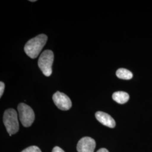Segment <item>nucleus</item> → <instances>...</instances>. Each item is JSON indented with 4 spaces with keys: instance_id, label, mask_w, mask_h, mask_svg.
Returning a JSON list of instances; mask_svg holds the SVG:
<instances>
[{
    "instance_id": "2eb2a0df",
    "label": "nucleus",
    "mask_w": 152,
    "mask_h": 152,
    "mask_svg": "<svg viewBox=\"0 0 152 152\" xmlns=\"http://www.w3.org/2000/svg\"><path fill=\"white\" fill-rule=\"evenodd\" d=\"M11 135H11V134H9V136H11Z\"/></svg>"
},
{
    "instance_id": "9b49d317",
    "label": "nucleus",
    "mask_w": 152,
    "mask_h": 152,
    "mask_svg": "<svg viewBox=\"0 0 152 152\" xmlns=\"http://www.w3.org/2000/svg\"><path fill=\"white\" fill-rule=\"evenodd\" d=\"M5 90V84L4 82H0V97H2Z\"/></svg>"
},
{
    "instance_id": "7ed1b4c3",
    "label": "nucleus",
    "mask_w": 152,
    "mask_h": 152,
    "mask_svg": "<svg viewBox=\"0 0 152 152\" xmlns=\"http://www.w3.org/2000/svg\"><path fill=\"white\" fill-rule=\"evenodd\" d=\"M54 58L53 52L49 50L44 51L40 55L38 61V66L45 76L49 77L52 74Z\"/></svg>"
},
{
    "instance_id": "f257e3e1",
    "label": "nucleus",
    "mask_w": 152,
    "mask_h": 152,
    "mask_svg": "<svg viewBox=\"0 0 152 152\" xmlns=\"http://www.w3.org/2000/svg\"><path fill=\"white\" fill-rule=\"evenodd\" d=\"M48 37L44 34L29 40L24 46V51L32 59L36 58L47 42Z\"/></svg>"
},
{
    "instance_id": "20e7f679",
    "label": "nucleus",
    "mask_w": 152,
    "mask_h": 152,
    "mask_svg": "<svg viewBox=\"0 0 152 152\" xmlns=\"http://www.w3.org/2000/svg\"><path fill=\"white\" fill-rule=\"evenodd\" d=\"M19 119L22 125L24 127H29L32 125L35 115L32 109L24 103H20L18 107Z\"/></svg>"
},
{
    "instance_id": "f03ea898",
    "label": "nucleus",
    "mask_w": 152,
    "mask_h": 152,
    "mask_svg": "<svg viewBox=\"0 0 152 152\" xmlns=\"http://www.w3.org/2000/svg\"><path fill=\"white\" fill-rule=\"evenodd\" d=\"M3 121L6 130L9 134H15L19 130V126L18 120V114L15 109H7L4 114Z\"/></svg>"
},
{
    "instance_id": "9d476101",
    "label": "nucleus",
    "mask_w": 152,
    "mask_h": 152,
    "mask_svg": "<svg viewBox=\"0 0 152 152\" xmlns=\"http://www.w3.org/2000/svg\"><path fill=\"white\" fill-rule=\"evenodd\" d=\"M22 152H42L41 149L36 146H31L28 147Z\"/></svg>"
},
{
    "instance_id": "f8f14e48",
    "label": "nucleus",
    "mask_w": 152,
    "mask_h": 152,
    "mask_svg": "<svg viewBox=\"0 0 152 152\" xmlns=\"http://www.w3.org/2000/svg\"><path fill=\"white\" fill-rule=\"evenodd\" d=\"M52 152H65L61 148H60V147H55Z\"/></svg>"
},
{
    "instance_id": "ddd939ff",
    "label": "nucleus",
    "mask_w": 152,
    "mask_h": 152,
    "mask_svg": "<svg viewBox=\"0 0 152 152\" xmlns=\"http://www.w3.org/2000/svg\"><path fill=\"white\" fill-rule=\"evenodd\" d=\"M97 152H109V151L105 148H101L99 150H98Z\"/></svg>"
},
{
    "instance_id": "423d86ee",
    "label": "nucleus",
    "mask_w": 152,
    "mask_h": 152,
    "mask_svg": "<svg viewBox=\"0 0 152 152\" xmlns=\"http://www.w3.org/2000/svg\"><path fill=\"white\" fill-rule=\"evenodd\" d=\"M96 147L94 139L90 137H84L80 139L77 145L78 152H94Z\"/></svg>"
},
{
    "instance_id": "4468645a",
    "label": "nucleus",
    "mask_w": 152,
    "mask_h": 152,
    "mask_svg": "<svg viewBox=\"0 0 152 152\" xmlns=\"http://www.w3.org/2000/svg\"><path fill=\"white\" fill-rule=\"evenodd\" d=\"M31 2H35V1H35V0H34V1H30Z\"/></svg>"
},
{
    "instance_id": "6e6552de",
    "label": "nucleus",
    "mask_w": 152,
    "mask_h": 152,
    "mask_svg": "<svg viewBox=\"0 0 152 152\" xmlns=\"http://www.w3.org/2000/svg\"><path fill=\"white\" fill-rule=\"evenodd\" d=\"M112 98L114 101L118 103L125 104L129 100V95L127 92L124 91H117L114 92L112 95Z\"/></svg>"
},
{
    "instance_id": "1a4fd4ad",
    "label": "nucleus",
    "mask_w": 152,
    "mask_h": 152,
    "mask_svg": "<svg viewBox=\"0 0 152 152\" xmlns=\"http://www.w3.org/2000/svg\"><path fill=\"white\" fill-rule=\"evenodd\" d=\"M116 76L122 80H130L132 78V73L126 69L120 68L116 72Z\"/></svg>"
},
{
    "instance_id": "39448f33",
    "label": "nucleus",
    "mask_w": 152,
    "mask_h": 152,
    "mask_svg": "<svg viewBox=\"0 0 152 152\" xmlns=\"http://www.w3.org/2000/svg\"><path fill=\"white\" fill-rule=\"evenodd\" d=\"M53 99L56 106L62 110H68L72 107L71 99L64 93L55 92L53 96Z\"/></svg>"
},
{
    "instance_id": "0eeeda50",
    "label": "nucleus",
    "mask_w": 152,
    "mask_h": 152,
    "mask_svg": "<svg viewBox=\"0 0 152 152\" xmlns=\"http://www.w3.org/2000/svg\"><path fill=\"white\" fill-rule=\"evenodd\" d=\"M96 118L102 124L110 128H114L115 122L114 119L108 114L103 112H97L95 114Z\"/></svg>"
}]
</instances>
